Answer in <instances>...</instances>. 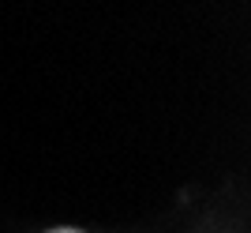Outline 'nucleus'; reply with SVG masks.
Here are the masks:
<instances>
[{"mask_svg": "<svg viewBox=\"0 0 251 233\" xmlns=\"http://www.w3.org/2000/svg\"><path fill=\"white\" fill-rule=\"evenodd\" d=\"M49 233H83V230H49Z\"/></svg>", "mask_w": 251, "mask_h": 233, "instance_id": "nucleus-1", "label": "nucleus"}]
</instances>
